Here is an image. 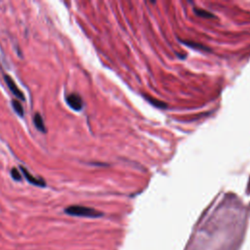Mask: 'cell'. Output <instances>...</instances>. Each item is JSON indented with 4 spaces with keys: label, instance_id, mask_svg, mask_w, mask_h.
<instances>
[{
    "label": "cell",
    "instance_id": "1",
    "mask_svg": "<svg viewBox=\"0 0 250 250\" xmlns=\"http://www.w3.org/2000/svg\"><path fill=\"white\" fill-rule=\"evenodd\" d=\"M64 212L70 216H77V217H87V218H97L101 217L103 214L96 209L81 206V205H71L65 208Z\"/></svg>",
    "mask_w": 250,
    "mask_h": 250
},
{
    "label": "cell",
    "instance_id": "2",
    "mask_svg": "<svg viewBox=\"0 0 250 250\" xmlns=\"http://www.w3.org/2000/svg\"><path fill=\"white\" fill-rule=\"evenodd\" d=\"M4 80H5L6 84H7V86L9 87L10 91H11L13 94H14L16 97H18L20 100L24 101V96H23L22 92L18 88L17 84L14 82V80L11 78V76L5 74V75H4Z\"/></svg>",
    "mask_w": 250,
    "mask_h": 250
},
{
    "label": "cell",
    "instance_id": "3",
    "mask_svg": "<svg viewBox=\"0 0 250 250\" xmlns=\"http://www.w3.org/2000/svg\"><path fill=\"white\" fill-rule=\"evenodd\" d=\"M66 102L68 104V105L73 108L74 110H80L83 106V102L81 97L78 94H70L66 97Z\"/></svg>",
    "mask_w": 250,
    "mask_h": 250
},
{
    "label": "cell",
    "instance_id": "4",
    "mask_svg": "<svg viewBox=\"0 0 250 250\" xmlns=\"http://www.w3.org/2000/svg\"><path fill=\"white\" fill-rule=\"evenodd\" d=\"M20 168H21V170L23 176L25 177V179H26L29 183H31V184L34 185V186H38V187H45V186H46V183H45L42 179L33 177V176H32L31 174H29L28 171H27L24 167H22V166H21Z\"/></svg>",
    "mask_w": 250,
    "mask_h": 250
},
{
    "label": "cell",
    "instance_id": "5",
    "mask_svg": "<svg viewBox=\"0 0 250 250\" xmlns=\"http://www.w3.org/2000/svg\"><path fill=\"white\" fill-rule=\"evenodd\" d=\"M33 122H34L35 127H36L39 131H41V132H43V133L46 132V128H45V125H44L43 118H42V116H41L39 113H35V115H34V117H33Z\"/></svg>",
    "mask_w": 250,
    "mask_h": 250
},
{
    "label": "cell",
    "instance_id": "6",
    "mask_svg": "<svg viewBox=\"0 0 250 250\" xmlns=\"http://www.w3.org/2000/svg\"><path fill=\"white\" fill-rule=\"evenodd\" d=\"M12 105H13L15 111H16L21 117H22L24 112H23V108H22V106H21V104L19 101H17V100H13V101H12Z\"/></svg>",
    "mask_w": 250,
    "mask_h": 250
},
{
    "label": "cell",
    "instance_id": "7",
    "mask_svg": "<svg viewBox=\"0 0 250 250\" xmlns=\"http://www.w3.org/2000/svg\"><path fill=\"white\" fill-rule=\"evenodd\" d=\"M11 176H12V178L14 179V180H16V181H21V174H20V172L18 171V169L17 168H12V170H11Z\"/></svg>",
    "mask_w": 250,
    "mask_h": 250
},
{
    "label": "cell",
    "instance_id": "8",
    "mask_svg": "<svg viewBox=\"0 0 250 250\" xmlns=\"http://www.w3.org/2000/svg\"><path fill=\"white\" fill-rule=\"evenodd\" d=\"M195 13L197 14V15H199V16H201V17H207V18H212L213 17V15L212 14H210V13H208V12H206V11H203V10H195Z\"/></svg>",
    "mask_w": 250,
    "mask_h": 250
}]
</instances>
